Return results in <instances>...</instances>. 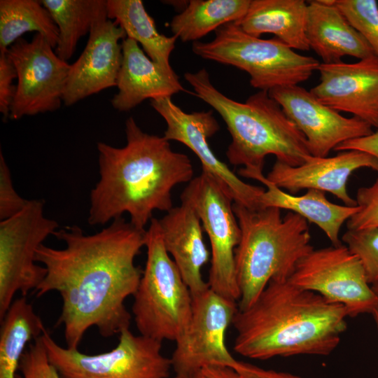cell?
<instances>
[{"label": "cell", "instance_id": "6da1fadb", "mask_svg": "<svg viewBox=\"0 0 378 378\" xmlns=\"http://www.w3.org/2000/svg\"><path fill=\"white\" fill-rule=\"evenodd\" d=\"M146 232L121 216L93 234H85L76 225L57 230L53 235L65 243L64 248L43 244L38 248L35 260L46 274L34 290L38 297L59 293V323L66 347L78 349L91 327L105 337L129 328L131 315L125 302L134 295L141 278L134 260L145 246Z\"/></svg>", "mask_w": 378, "mask_h": 378}, {"label": "cell", "instance_id": "7a4b0ae2", "mask_svg": "<svg viewBox=\"0 0 378 378\" xmlns=\"http://www.w3.org/2000/svg\"><path fill=\"white\" fill-rule=\"evenodd\" d=\"M126 145L97 143L100 178L90 192L88 223L104 225L124 213L137 229L145 227L155 211L173 206L172 191L193 177L186 154L173 150L164 136L144 132L133 117L125 121Z\"/></svg>", "mask_w": 378, "mask_h": 378}, {"label": "cell", "instance_id": "3957f363", "mask_svg": "<svg viewBox=\"0 0 378 378\" xmlns=\"http://www.w3.org/2000/svg\"><path fill=\"white\" fill-rule=\"evenodd\" d=\"M346 309L288 279L271 280L246 309L237 312L234 350L251 359L328 356L347 328Z\"/></svg>", "mask_w": 378, "mask_h": 378}, {"label": "cell", "instance_id": "277c9868", "mask_svg": "<svg viewBox=\"0 0 378 378\" xmlns=\"http://www.w3.org/2000/svg\"><path fill=\"white\" fill-rule=\"evenodd\" d=\"M184 77L195 94L223 119L232 139L226 157L230 164L243 166L238 170L241 176L255 179L263 174L265 159L270 155L290 166L312 157L304 136L269 92L259 90L239 102L218 90L205 69L187 72Z\"/></svg>", "mask_w": 378, "mask_h": 378}, {"label": "cell", "instance_id": "5b68a950", "mask_svg": "<svg viewBox=\"0 0 378 378\" xmlns=\"http://www.w3.org/2000/svg\"><path fill=\"white\" fill-rule=\"evenodd\" d=\"M241 237L234 253L240 291L238 309L248 307L268 283L288 279L314 247L308 221L276 207L249 209L233 203Z\"/></svg>", "mask_w": 378, "mask_h": 378}, {"label": "cell", "instance_id": "8992f818", "mask_svg": "<svg viewBox=\"0 0 378 378\" xmlns=\"http://www.w3.org/2000/svg\"><path fill=\"white\" fill-rule=\"evenodd\" d=\"M146 262L133 295L132 313L140 335L176 342L185 332L192 308L191 292L165 249L159 220L146 232Z\"/></svg>", "mask_w": 378, "mask_h": 378}, {"label": "cell", "instance_id": "52a82bcc", "mask_svg": "<svg viewBox=\"0 0 378 378\" xmlns=\"http://www.w3.org/2000/svg\"><path fill=\"white\" fill-rule=\"evenodd\" d=\"M192 50L204 59L246 72L253 88L267 92L298 85L308 80L321 64L318 59L296 52L276 37L253 36L234 22L216 29L210 41L193 42Z\"/></svg>", "mask_w": 378, "mask_h": 378}, {"label": "cell", "instance_id": "ba28073f", "mask_svg": "<svg viewBox=\"0 0 378 378\" xmlns=\"http://www.w3.org/2000/svg\"><path fill=\"white\" fill-rule=\"evenodd\" d=\"M112 350L88 355L62 347L46 330L41 335L48 357L62 378H168L171 359L162 353V342L136 335L129 328L119 334Z\"/></svg>", "mask_w": 378, "mask_h": 378}, {"label": "cell", "instance_id": "9c48e42d", "mask_svg": "<svg viewBox=\"0 0 378 378\" xmlns=\"http://www.w3.org/2000/svg\"><path fill=\"white\" fill-rule=\"evenodd\" d=\"M181 202L199 216L211 244L208 285L218 294L239 302L234 253L241 237L232 199L208 174L194 177L181 195Z\"/></svg>", "mask_w": 378, "mask_h": 378}, {"label": "cell", "instance_id": "30bf717a", "mask_svg": "<svg viewBox=\"0 0 378 378\" xmlns=\"http://www.w3.org/2000/svg\"><path fill=\"white\" fill-rule=\"evenodd\" d=\"M43 200H30L14 216L0 223V318L5 316L20 292L26 296L36 289L46 274L43 266L36 265L38 248L57 230L56 220L44 214Z\"/></svg>", "mask_w": 378, "mask_h": 378}, {"label": "cell", "instance_id": "8fae6325", "mask_svg": "<svg viewBox=\"0 0 378 378\" xmlns=\"http://www.w3.org/2000/svg\"><path fill=\"white\" fill-rule=\"evenodd\" d=\"M289 279L301 288L342 304L349 317L372 315L378 309V296L360 261L346 245L314 248L298 262Z\"/></svg>", "mask_w": 378, "mask_h": 378}, {"label": "cell", "instance_id": "7c38bea8", "mask_svg": "<svg viewBox=\"0 0 378 378\" xmlns=\"http://www.w3.org/2000/svg\"><path fill=\"white\" fill-rule=\"evenodd\" d=\"M192 296V314L170 358L176 376L193 378L203 368H232L237 360L225 344V333L238 311V302L209 288Z\"/></svg>", "mask_w": 378, "mask_h": 378}, {"label": "cell", "instance_id": "4fadbf2b", "mask_svg": "<svg viewBox=\"0 0 378 378\" xmlns=\"http://www.w3.org/2000/svg\"><path fill=\"white\" fill-rule=\"evenodd\" d=\"M53 49L43 36L36 34L30 41L18 38L6 50L18 75L10 119L59 108L71 64Z\"/></svg>", "mask_w": 378, "mask_h": 378}, {"label": "cell", "instance_id": "5bb4252c", "mask_svg": "<svg viewBox=\"0 0 378 378\" xmlns=\"http://www.w3.org/2000/svg\"><path fill=\"white\" fill-rule=\"evenodd\" d=\"M152 107L164 120V137L186 145L200 160L202 172L212 177L236 204L260 209L259 200L265 189L243 181L212 151L208 139L219 130L212 111L186 113L169 97L150 99Z\"/></svg>", "mask_w": 378, "mask_h": 378}, {"label": "cell", "instance_id": "9a60e30c", "mask_svg": "<svg viewBox=\"0 0 378 378\" xmlns=\"http://www.w3.org/2000/svg\"><path fill=\"white\" fill-rule=\"evenodd\" d=\"M269 94L303 134L314 157H328L338 145L373 132L368 122L341 115L299 85L274 88Z\"/></svg>", "mask_w": 378, "mask_h": 378}, {"label": "cell", "instance_id": "2e32d148", "mask_svg": "<svg viewBox=\"0 0 378 378\" xmlns=\"http://www.w3.org/2000/svg\"><path fill=\"white\" fill-rule=\"evenodd\" d=\"M123 29L107 17L106 0L89 34L88 43L69 70L62 102H78L116 86L122 59Z\"/></svg>", "mask_w": 378, "mask_h": 378}, {"label": "cell", "instance_id": "e0dca14e", "mask_svg": "<svg viewBox=\"0 0 378 378\" xmlns=\"http://www.w3.org/2000/svg\"><path fill=\"white\" fill-rule=\"evenodd\" d=\"M320 82L310 92L323 104L378 129V57L354 63H321Z\"/></svg>", "mask_w": 378, "mask_h": 378}, {"label": "cell", "instance_id": "ac0fdd59", "mask_svg": "<svg viewBox=\"0 0 378 378\" xmlns=\"http://www.w3.org/2000/svg\"><path fill=\"white\" fill-rule=\"evenodd\" d=\"M370 168L378 173V159L359 150L340 151L332 157L312 156L298 166L276 161L267 179L289 193L303 189L328 192L346 206H356L347 190L351 175L357 169Z\"/></svg>", "mask_w": 378, "mask_h": 378}, {"label": "cell", "instance_id": "d6986e66", "mask_svg": "<svg viewBox=\"0 0 378 378\" xmlns=\"http://www.w3.org/2000/svg\"><path fill=\"white\" fill-rule=\"evenodd\" d=\"M165 249L178 267L192 295L209 288L202 268L210 258L203 227L195 209L186 203L173 207L158 219Z\"/></svg>", "mask_w": 378, "mask_h": 378}, {"label": "cell", "instance_id": "ffe728a7", "mask_svg": "<svg viewBox=\"0 0 378 378\" xmlns=\"http://www.w3.org/2000/svg\"><path fill=\"white\" fill-rule=\"evenodd\" d=\"M122 48L118 92L111 99L115 110L129 111L146 99L171 97L186 90L174 71H167L153 62L134 40L126 37Z\"/></svg>", "mask_w": 378, "mask_h": 378}, {"label": "cell", "instance_id": "44dd1931", "mask_svg": "<svg viewBox=\"0 0 378 378\" xmlns=\"http://www.w3.org/2000/svg\"><path fill=\"white\" fill-rule=\"evenodd\" d=\"M335 1H307L306 36L309 48L324 64L340 62L344 56L359 60L375 56L365 39L337 8Z\"/></svg>", "mask_w": 378, "mask_h": 378}, {"label": "cell", "instance_id": "7402d4cb", "mask_svg": "<svg viewBox=\"0 0 378 378\" xmlns=\"http://www.w3.org/2000/svg\"><path fill=\"white\" fill-rule=\"evenodd\" d=\"M307 17L304 0H251L245 15L234 23L253 36L272 34L293 50L307 51Z\"/></svg>", "mask_w": 378, "mask_h": 378}, {"label": "cell", "instance_id": "603a6c76", "mask_svg": "<svg viewBox=\"0 0 378 378\" xmlns=\"http://www.w3.org/2000/svg\"><path fill=\"white\" fill-rule=\"evenodd\" d=\"M255 180L267 190L260 195V208L276 207L294 212L316 225L332 245L341 244L340 232L343 224L358 210V206L340 205L330 202L325 192L309 189L302 195L288 193L269 181L264 174Z\"/></svg>", "mask_w": 378, "mask_h": 378}, {"label": "cell", "instance_id": "cb8c5ba5", "mask_svg": "<svg viewBox=\"0 0 378 378\" xmlns=\"http://www.w3.org/2000/svg\"><path fill=\"white\" fill-rule=\"evenodd\" d=\"M108 19L115 22L126 37L140 43L148 57L169 72H174L169 57L175 48V36L160 34L141 0H106Z\"/></svg>", "mask_w": 378, "mask_h": 378}, {"label": "cell", "instance_id": "d4e9b609", "mask_svg": "<svg viewBox=\"0 0 378 378\" xmlns=\"http://www.w3.org/2000/svg\"><path fill=\"white\" fill-rule=\"evenodd\" d=\"M46 330L25 296L12 302L1 320L0 333V378H16L27 344Z\"/></svg>", "mask_w": 378, "mask_h": 378}, {"label": "cell", "instance_id": "484cf974", "mask_svg": "<svg viewBox=\"0 0 378 378\" xmlns=\"http://www.w3.org/2000/svg\"><path fill=\"white\" fill-rule=\"evenodd\" d=\"M250 3L251 0H190L172 18L171 31L183 42L197 41L223 25L241 20Z\"/></svg>", "mask_w": 378, "mask_h": 378}, {"label": "cell", "instance_id": "4316f807", "mask_svg": "<svg viewBox=\"0 0 378 378\" xmlns=\"http://www.w3.org/2000/svg\"><path fill=\"white\" fill-rule=\"evenodd\" d=\"M36 31L55 48L58 29L50 13L36 0L0 1V51H6L24 33Z\"/></svg>", "mask_w": 378, "mask_h": 378}, {"label": "cell", "instance_id": "83f0119b", "mask_svg": "<svg viewBox=\"0 0 378 378\" xmlns=\"http://www.w3.org/2000/svg\"><path fill=\"white\" fill-rule=\"evenodd\" d=\"M58 29L55 52L64 61L74 55L79 39L90 34L105 0H41Z\"/></svg>", "mask_w": 378, "mask_h": 378}, {"label": "cell", "instance_id": "f1b7e54d", "mask_svg": "<svg viewBox=\"0 0 378 378\" xmlns=\"http://www.w3.org/2000/svg\"><path fill=\"white\" fill-rule=\"evenodd\" d=\"M335 4L378 57V4L376 0H336Z\"/></svg>", "mask_w": 378, "mask_h": 378}, {"label": "cell", "instance_id": "f546056e", "mask_svg": "<svg viewBox=\"0 0 378 378\" xmlns=\"http://www.w3.org/2000/svg\"><path fill=\"white\" fill-rule=\"evenodd\" d=\"M342 239L360 261L369 284L378 283V229L347 230Z\"/></svg>", "mask_w": 378, "mask_h": 378}, {"label": "cell", "instance_id": "4dcf8cb0", "mask_svg": "<svg viewBox=\"0 0 378 378\" xmlns=\"http://www.w3.org/2000/svg\"><path fill=\"white\" fill-rule=\"evenodd\" d=\"M16 378H62L50 363L41 335L28 344L19 365Z\"/></svg>", "mask_w": 378, "mask_h": 378}, {"label": "cell", "instance_id": "1f68e13d", "mask_svg": "<svg viewBox=\"0 0 378 378\" xmlns=\"http://www.w3.org/2000/svg\"><path fill=\"white\" fill-rule=\"evenodd\" d=\"M355 200L358 210L346 221L347 230L378 229V178L358 188Z\"/></svg>", "mask_w": 378, "mask_h": 378}, {"label": "cell", "instance_id": "d6a6232c", "mask_svg": "<svg viewBox=\"0 0 378 378\" xmlns=\"http://www.w3.org/2000/svg\"><path fill=\"white\" fill-rule=\"evenodd\" d=\"M29 200L20 197L15 191L9 167L0 153V218L4 220L20 212Z\"/></svg>", "mask_w": 378, "mask_h": 378}, {"label": "cell", "instance_id": "836d02e7", "mask_svg": "<svg viewBox=\"0 0 378 378\" xmlns=\"http://www.w3.org/2000/svg\"><path fill=\"white\" fill-rule=\"evenodd\" d=\"M17 77L15 67L6 51H0V112L4 119L9 118L17 87L13 80Z\"/></svg>", "mask_w": 378, "mask_h": 378}, {"label": "cell", "instance_id": "e575fe53", "mask_svg": "<svg viewBox=\"0 0 378 378\" xmlns=\"http://www.w3.org/2000/svg\"><path fill=\"white\" fill-rule=\"evenodd\" d=\"M232 368L241 378H305L287 372L262 368L237 360Z\"/></svg>", "mask_w": 378, "mask_h": 378}, {"label": "cell", "instance_id": "d590c367", "mask_svg": "<svg viewBox=\"0 0 378 378\" xmlns=\"http://www.w3.org/2000/svg\"><path fill=\"white\" fill-rule=\"evenodd\" d=\"M359 150L378 159V129L370 134L351 139L338 145L334 150Z\"/></svg>", "mask_w": 378, "mask_h": 378}, {"label": "cell", "instance_id": "8d00e7d4", "mask_svg": "<svg viewBox=\"0 0 378 378\" xmlns=\"http://www.w3.org/2000/svg\"><path fill=\"white\" fill-rule=\"evenodd\" d=\"M193 378H241L232 368L221 365H209L200 370Z\"/></svg>", "mask_w": 378, "mask_h": 378}, {"label": "cell", "instance_id": "74e56055", "mask_svg": "<svg viewBox=\"0 0 378 378\" xmlns=\"http://www.w3.org/2000/svg\"><path fill=\"white\" fill-rule=\"evenodd\" d=\"M372 316L374 318V320L376 323V326L377 328V332H378V309L372 314Z\"/></svg>", "mask_w": 378, "mask_h": 378}, {"label": "cell", "instance_id": "f35d334b", "mask_svg": "<svg viewBox=\"0 0 378 378\" xmlns=\"http://www.w3.org/2000/svg\"><path fill=\"white\" fill-rule=\"evenodd\" d=\"M372 288L378 296V283L372 285Z\"/></svg>", "mask_w": 378, "mask_h": 378}, {"label": "cell", "instance_id": "ab89813d", "mask_svg": "<svg viewBox=\"0 0 378 378\" xmlns=\"http://www.w3.org/2000/svg\"><path fill=\"white\" fill-rule=\"evenodd\" d=\"M173 378H183V377H178V376L175 375V377H174Z\"/></svg>", "mask_w": 378, "mask_h": 378}]
</instances>
